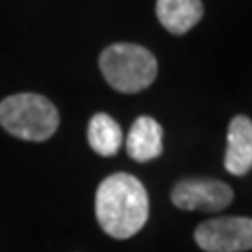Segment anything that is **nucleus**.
Here are the masks:
<instances>
[{
	"label": "nucleus",
	"mask_w": 252,
	"mask_h": 252,
	"mask_svg": "<svg viewBox=\"0 0 252 252\" xmlns=\"http://www.w3.org/2000/svg\"><path fill=\"white\" fill-rule=\"evenodd\" d=\"M156 17L170 34L183 36L204 17L202 0H156Z\"/></svg>",
	"instance_id": "6e6552de"
},
{
	"label": "nucleus",
	"mask_w": 252,
	"mask_h": 252,
	"mask_svg": "<svg viewBox=\"0 0 252 252\" xmlns=\"http://www.w3.org/2000/svg\"><path fill=\"white\" fill-rule=\"evenodd\" d=\"M170 200L181 210H223L233 200V189L215 179H185L172 187Z\"/></svg>",
	"instance_id": "39448f33"
},
{
	"label": "nucleus",
	"mask_w": 252,
	"mask_h": 252,
	"mask_svg": "<svg viewBox=\"0 0 252 252\" xmlns=\"http://www.w3.org/2000/svg\"><path fill=\"white\" fill-rule=\"evenodd\" d=\"M0 126L23 141H46L59 128V112L38 93H17L0 103Z\"/></svg>",
	"instance_id": "f03ea898"
},
{
	"label": "nucleus",
	"mask_w": 252,
	"mask_h": 252,
	"mask_svg": "<svg viewBox=\"0 0 252 252\" xmlns=\"http://www.w3.org/2000/svg\"><path fill=\"white\" fill-rule=\"evenodd\" d=\"M94 212L101 229L112 238L128 240L137 235L149 217V200L143 183L128 172L109 175L97 189Z\"/></svg>",
	"instance_id": "f257e3e1"
},
{
	"label": "nucleus",
	"mask_w": 252,
	"mask_h": 252,
	"mask_svg": "<svg viewBox=\"0 0 252 252\" xmlns=\"http://www.w3.org/2000/svg\"><path fill=\"white\" fill-rule=\"evenodd\" d=\"M162 126L152 116H141L132 122L126 137V152L135 162H152L162 154Z\"/></svg>",
	"instance_id": "0eeeda50"
},
{
	"label": "nucleus",
	"mask_w": 252,
	"mask_h": 252,
	"mask_svg": "<svg viewBox=\"0 0 252 252\" xmlns=\"http://www.w3.org/2000/svg\"><path fill=\"white\" fill-rule=\"evenodd\" d=\"M99 67L112 89L132 94L147 89L158 76V61L145 46L118 42L101 53Z\"/></svg>",
	"instance_id": "7ed1b4c3"
},
{
	"label": "nucleus",
	"mask_w": 252,
	"mask_h": 252,
	"mask_svg": "<svg viewBox=\"0 0 252 252\" xmlns=\"http://www.w3.org/2000/svg\"><path fill=\"white\" fill-rule=\"evenodd\" d=\"M195 244L204 252H246L252 250V219L219 217L208 219L195 229Z\"/></svg>",
	"instance_id": "20e7f679"
},
{
	"label": "nucleus",
	"mask_w": 252,
	"mask_h": 252,
	"mask_svg": "<svg viewBox=\"0 0 252 252\" xmlns=\"http://www.w3.org/2000/svg\"><path fill=\"white\" fill-rule=\"evenodd\" d=\"M89 145L99 156H114L122 147V128L112 116L107 114H94L86 128Z\"/></svg>",
	"instance_id": "1a4fd4ad"
},
{
	"label": "nucleus",
	"mask_w": 252,
	"mask_h": 252,
	"mask_svg": "<svg viewBox=\"0 0 252 252\" xmlns=\"http://www.w3.org/2000/svg\"><path fill=\"white\" fill-rule=\"evenodd\" d=\"M225 168L235 177L252 168V120L246 116H235L229 124Z\"/></svg>",
	"instance_id": "423d86ee"
}]
</instances>
